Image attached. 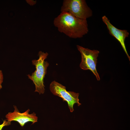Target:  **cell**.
I'll return each mask as SVG.
<instances>
[{
    "label": "cell",
    "instance_id": "1",
    "mask_svg": "<svg viewBox=\"0 0 130 130\" xmlns=\"http://www.w3.org/2000/svg\"><path fill=\"white\" fill-rule=\"evenodd\" d=\"M53 24L58 31L70 38H81L88 32L86 20L81 19L66 12H61Z\"/></svg>",
    "mask_w": 130,
    "mask_h": 130
},
{
    "label": "cell",
    "instance_id": "2",
    "mask_svg": "<svg viewBox=\"0 0 130 130\" xmlns=\"http://www.w3.org/2000/svg\"><path fill=\"white\" fill-rule=\"evenodd\" d=\"M48 55L47 52L45 53L41 51H39L38 54L39 58L32 61V64L35 66L36 70L31 75H27L28 78L33 81L35 85L34 91L38 92L40 94H43L45 91L44 78L46 74L47 70L49 64L45 60Z\"/></svg>",
    "mask_w": 130,
    "mask_h": 130
},
{
    "label": "cell",
    "instance_id": "3",
    "mask_svg": "<svg viewBox=\"0 0 130 130\" xmlns=\"http://www.w3.org/2000/svg\"><path fill=\"white\" fill-rule=\"evenodd\" d=\"M61 11L67 12L76 17L85 20L92 15V11L85 0H64Z\"/></svg>",
    "mask_w": 130,
    "mask_h": 130
},
{
    "label": "cell",
    "instance_id": "4",
    "mask_svg": "<svg viewBox=\"0 0 130 130\" xmlns=\"http://www.w3.org/2000/svg\"><path fill=\"white\" fill-rule=\"evenodd\" d=\"M77 47L81 54V61L80 64V68L84 70H90L95 75L97 80H99L100 78L96 69L99 51L97 50H91L78 45Z\"/></svg>",
    "mask_w": 130,
    "mask_h": 130
},
{
    "label": "cell",
    "instance_id": "5",
    "mask_svg": "<svg viewBox=\"0 0 130 130\" xmlns=\"http://www.w3.org/2000/svg\"><path fill=\"white\" fill-rule=\"evenodd\" d=\"M50 89L53 94L61 98L63 101L67 102L71 112L74 110L73 105L75 104H77L78 106L81 104L79 102V93L67 91L65 86L55 81H52L50 84Z\"/></svg>",
    "mask_w": 130,
    "mask_h": 130
},
{
    "label": "cell",
    "instance_id": "6",
    "mask_svg": "<svg viewBox=\"0 0 130 130\" xmlns=\"http://www.w3.org/2000/svg\"><path fill=\"white\" fill-rule=\"evenodd\" d=\"M14 110L13 112H9L5 116L7 121L11 122L13 121L17 122L22 127L27 122H31L33 124L37 122L38 117L36 114L33 112L29 114L30 110L28 109L25 112L21 113L16 106H14Z\"/></svg>",
    "mask_w": 130,
    "mask_h": 130
},
{
    "label": "cell",
    "instance_id": "7",
    "mask_svg": "<svg viewBox=\"0 0 130 130\" xmlns=\"http://www.w3.org/2000/svg\"><path fill=\"white\" fill-rule=\"evenodd\" d=\"M102 19L106 26L110 34L119 42L130 61V57L127 51L125 43L126 38L129 36V32L126 30H120L116 27L110 23V20L106 16H103Z\"/></svg>",
    "mask_w": 130,
    "mask_h": 130
},
{
    "label": "cell",
    "instance_id": "8",
    "mask_svg": "<svg viewBox=\"0 0 130 130\" xmlns=\"http://www.w3.org/2000/svg\"><path fill=\"white\" fill-rule=\"evenodd\" d=\"M11 123L5 120L4 121L3 123L0 125V130H1L4 126H5L9 125Z\"/></svg>",
    "mask_w": 130,
    "mask_h": 130
},
{
    "label": "cell",
    "instance_id": "9",
    "mask_svg": "<svg viewBox=\"0 0 130 130\" xmlns=\"http://www.w3.org/2000/svg\"><path fill=\"white\" fill-rule=\"evenodd\" d=\"M3 75L2 71L0 70V84H1L3 81Z\"/></svg>",
    "mask_w": 130,
    "mask_h": 130
},
{
    "label": "cell",
    "instance_id": "10",
    "mask_svg": "<svg viewBox=\"0 0 130 130\" xmlns=\"http://www.w3.org/2000/svg\"><path fill=\"white\" fill-rule=\"evenodd\" d=\"M2 88V86L1 84H0V90Z\"/></svg>",
    "mask_w": 130,
    "mask_h": 130
}]
</instances>
